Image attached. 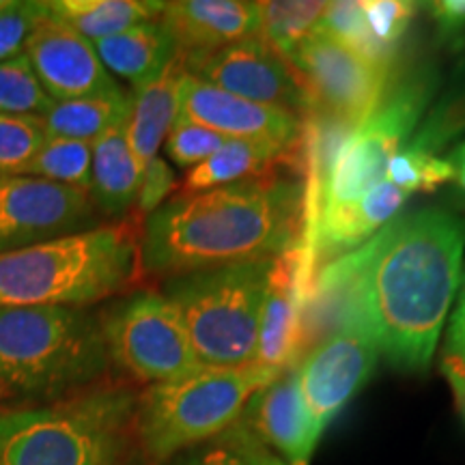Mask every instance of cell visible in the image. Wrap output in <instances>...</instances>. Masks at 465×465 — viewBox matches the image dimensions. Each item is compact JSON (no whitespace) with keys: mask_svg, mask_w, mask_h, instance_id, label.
<instances>
[{"mask_svg":"<svg viewBox=\"0 0 465 465\" xmlns=\"http://www.w3.org/2000/svg\"><path fill=\"white\" fill-rule=\"evenodd\" d=\"M463 252L465 223L444 209L394 218L362 248L317 272L308 330L317 336L332 304L351 302L383 356L422 373L461 284Z\"/></svg>","mask_w":465,"mask_h":465,"instance_id":"1","label":"cell"},{"mask_svg":"<svg viewBox=\"0 0 465 465\" xmlns=\"http://www.w3.org/2000/svg\"><path fill=\"white\" fill-rule=\"evenodd\" d=\"M304 177L291 168L196 194H174L149 213L141 267L155 276L276 259L300 242Z\"/></svg>","mask_w":465,"mask_h":465,"instance_id":"2","label":"cell"},{"mask_svg":"<svg viewBox=\"0 0 465 465\" xmlns=\"http://www.w3.org/2000/svg\"><path fill=\"white\" fill-rule=\"evenodd\" d=\"M130 224H106L0 254V308H83L125 291L141 272Z\"/></svg>","mask_w":465,"mask_h":465,"instance_id":"3","label":"cell"},{"mask_svg":"<svg viewBox=\"0 0 465 465\" xmlns=\"http://www.w3.org/2000/svg\"><path fill=\"white\" fill-rule=\"evenodd\" d=\"M110 362L102 323L83 308H0V383L35 397L89 386Z\"/></svg>","mask_w":465,"mask_h":465,"instance_id":"4","label":"cell"},{"mask_svg":"<svg viewBox=\"0 0 465 465\" xmlns=\"http://www.w3.org/2000/svg\"><path fill=\"white\" fill-rule=\"evenodd\" d=\"M134 411L132 392L97 388L0 414V465H121Z\"/></svg>","mask_w":465,"mask_h":465,"instance_id":"5","label":"cell"},{"mask_svg":"<svg viewBox=\"0 0 465 465\" xmlns=\"http://www.w3.org/2000/svg\"><path fill=\"white\" fill-rule=\"evenodd\" d=\"M272 261L192 272L166 282L164 295L177 308L203 369L254 364Z\"/></svg>","mask_w":465,"mask_h":465,"instance_id":"6","label":"cell"},{"mask_svg":"<svg viewBox=\"0 0 465 465\" xmlns=\"http://www.w3.org/2000/svg\"><path fill=\"white\" fill-rule=\"evenodd\" d=\"M281 375L263 364L199 369L179 380L153 383L138 399L134 427L153 461L226 433L248 401Z\"/></svg>","mask_w":465,"mask_h":465,"instance_id":"7","label":"cell"},{"mask_svg":"<svg viewBox=\"0 0 465 465\" xmlns=\"http://www.w3.org/2000/svg\"><path fill=\"white\" fill-rule=\"evenodd\" d=\"M438 89V74L418 67L388 91L391 95L349 134L322 190V209L362 199L386 182L388 164L420 124Z\"/></svg>","mask_w":465,"mask_h":465,"instance_id":"8","label":"cell"},{"mask_svg":"<svg viewBox=\"0 0 465 465\" xmlns=\"http://www.w3.org/2000/svg\"><path fill=\"white\" fill-rule=\"evenodd\" d=\"M108 356L141 383H164L203 369L182 317L164 293L138 291L102 319Z\"/></svg>","mask_w":465,"mask_h":465,"instance_id":"9","label":"cell"},{"mask_svg":"<svg viewBox=\"0 0 465 465\" xmlns=\"http://www.w3.org/2000/svg\"><path fill=\"white\" fill-rule=\"evenodd\" d=\"M287 63L304 93L306 108H319L356 127L391 89L392 67L371 61L317 28Z\"/></svg>","mask_w":465,"mask_h":465,"instance_id":"10","label":"cell"},{"mask_svg":"<svg viewBox=\"0 0 465 465\" xmlns=\"http://www.w3.org/2000/svg\"><path fill=\"white\" fill-rule=\"evenodd\" d=\"M336 319L334 332L319 341L295 366L302 397L322 429L356 397L373 373L380 353L356 304L339 302Z\"/></svg>","mask_w":465,"mask_h":465,"instance_id":"11","label":"cell"},{"mask_svg":"<svg viewBox=\"0 0 465 465\" xmlns=\"http://www.w3.org/2000/svg\"><path fill=\"white\" fill-rule=\"evenodd\" d=\"M95 226L97 207L89 192L28 174L0 177V254Z\"/></svg>","mask_w":465,"mask_h":465,"instance_id":"12","label":"cell"},{"mask_svg":"<svg viewBox=\"0 0 465 465\" xmlns=\"http://www.w3.org/2000/svg\"><path fill=\"white\" fill-rule=\"evenodd\" d=\"M179 58V56H177ZM185 74L243 100L302 116L306 97L284 58L261 37L179 58Z\"/></svg>","mask_w":465,"mask_h":465,"instance_id":"13","label":"cell"},{"mask_svg":"<svg viewBox=\"0 0 465 465\" xmlns=\"http://www.w3.org/2000/svg\"><path fill=\"white\" fill-rule=\"evenodd\" d=\"M25 54L52 102L83 100L124 91L104 67L95 45L45 11L33 28Z\"/></svg>","mask_w":465,"mask_h":465,"instance_id":"14","label":"cell"},{"mask_svg":"<svg viewBox=\"0 0 465 465\" xmlns=\"http://www.w3.org/2000/svg\"><path fill=\"white\" fill-rule=\"evenodd\" d=\"M177 116L226 138L270 143L284 151L302 149V116L231 95L190 74H183L179 84Z\"/></svg>","mask_w":465,"mask_h":465,"instance_id":"15","label":"cell"},{"mask_svg":"<svg viewBox=\"0 0 465 465\" xmlns=\"http://www.w3.org/2000/svg\"><path fill=\"white\" fill-rule=\"evenodd\" d=\"M306 312L308 306L295 281V248H291L272 261L254 362L278 373L295 369L311 351Z\"/></svg>","mask_w":465,"mask_h":465,"instance_id":"16","label":"cell"},{"mask_svg":"<svg viewBox=\"0 0 465 465\" xmlns=\"http://www.w3.org/2000/svg\"><path fill=\"white\" fill-rule=\"evenodd\" d=\"M259 441L276 449L287 465H308L323 429L311 416L302 397L295 369L282 371L246 405V424Z\"/></svg>","mask_w":465,"mask_h":465,"instance_id":"17","label":"cell"},{"mask_svg":"<svg viewBox=\"0 0 465 465\" xmlns=\"http://www.w3.org/2000/svg\"><path fill=\"white\" fill-rule=\"evenodd\" d=\"M160 22L173 37L179 58L259 37V7L246 0L164 3Z\"/></svg>","mask_w":465,"mask_h":465,"instance_id":"18","label":"cell"},{"mask_svg":"<svg viewBox=\"0 0 465 465\" xmlns=\"http://www.w3.org/2000/svg\"><path fill=\"white\" fill-rule=\"evenodd\" d=\"M403 190L383 182L362 199L322 209L315 226V261L328 265L332 259L358 250L360 243L375 235L377 229L394 220V213L407 203Z\"/></svg>","mask_w":465,"mask_h":465,"instance_id":"19","label":"cell"},{"mask_svg":"<svg viewBox=\"0 0 465 465\" xmlns=\"http://www.w3.org/2000/svg\"><path fill=\"white\" fill-rule=\"evenodd\" d=\"M278 168H291L304 174V144L302 149L284 151L270 143L231 138L205 162L190 168L177 194H196V192L248 182V179L274 173Z\"/></svg>","mask_w":465,"mask_h":465,"instance_id":"20","label":"cell"},{"mask_svg":"<svg viewBox=\"0 0 465 465\" xmlns=\"http://www.w3.org/2000/svg\"><path fill=\"white\" fill-rule=\"evenodd\" d=\"M93 45L104 67L127 80L134 91L158 80L177 58L173 37L160 20L127 28Z\"/></svg>","mask_w":465,"mask_h":465,"instance_id":"21","label":"cell"},{"mask_svg":"<svg viewBox=\"0 0 465 465\" xmlns=\"http://www.w3.org/2000/svg\"><path fill=\"white\" fill-rule=\"evenodd\" d=\"M185 69L179 58L158 80L143 86L132 97V113L127 119V143L141 171L151 160L158 158L160 144L179 114V84Z\"/></svg>","mask_w":465,"mask_h":465,"instance_id":"22","label":"cell"},{"mask_svg":"<svg viewBox=\"0 0 465 465\" xmlns=\"http://www.w3.org/2000/svg\"><path fill=\"white\" fill-rule=\"evenodd\" d=\"M127 124L114 127L93 143L91 199L106 216H124L136 203L141 166L127 143Z\"/></svg>","mask_w":465,"mask_h":465,"instance_id":"23","label":"cell"},{"mask_svg":"<svg viewBox=\"0 0 465 465\" xmlns=\"http://www.w3.org/2000/svg\"><path fill=\"white\" fill-rule=\"evenodd\" d=\"M44 5L52 17L72 26L91 44L160 20L164 11V3L155 0H54Z\"/></svg>","mask_w":465,"mask_h":465,"instance_id":"24","label":"cell"},{"mask_svg":"<svg viewBox=\"0 0 465 465\" xmlns=\"http://www.w3.org/2000/svg\"><path fill=\"white\" fill-rule=\"evenodd\" d=\"M132 113V97L124 91L110 95L83 97V100L52 102L42 116L45 136L93 144L104 134L127 124Z\"/></svg>","mask_w":465,"mask_h":465,"instance_id":"25","label":"cell"},{"mask_svg":"<svg viewBox=\"0 0 465 465\" xmlns=\"http://www.w3.org/2000/svg\"><path fill=\"white\" fill-rule=\"evenodd\" d=\"M259 7V37L284 61L315 31L325 3L312 0H265Z\"/></svg>","mask_w":465,"mask_h":465,"instance_id":"26","label":"cell"},{"mask_svg":"<svg viewBox=\"0 0 465 465\" xmlns=\"http://www.w3.org/2000/svg\"><path fill=\"white\" fill-rule=\"evenodd\" d=\"M91 164L93 144L45 136L42 147L33 155V160L28 162L22 174L89 192Z\"/></svg>","mask_w":465,"mask_h":465,"instance_id":"27","label":"cell"},{"mask_svg":"<svg viewBox=\"0 0 465 465\" xmlns=\"http://www.w3.org/2000/svg\"><path fill=\"white\" fill-rule=\"evenodd\" d=\"M317 31H322L330 37L339 39L341 44L349 45L360 54L371 58V61L380 63V65L392 67V54H388L380 44L375 42V37L369 31L364 17L362 3L356 0H336V3H325L323 15L319 17Z\"/></svg>","mask_w":465,"mask_h":465,"instance_id":"28","label":"cell"},{"mask_svg":"<svg viewBox=\"0 0 465 465\" xmlns=\"http://www.w3.org/2000/svg\"><path fill=\"white\" fill-rule=\"evenodd\" d=\"M50 106L52 100L39 84L26 54L0 63V114L42 119Z\"/></svg>","mask_w":465,"mask_h":465,"instance_id":"29","label":"cell"},{"mask_svg":"<svg viewBox=\"0 0 465 465\" xmlns=\"http://www.w3.org/2000/svg\"><path fill=\"white\" fill-rule=\"evenodd\" d=\"M465 132V83L457 84L450 93L441 97L431 114L418 127L416 136L407 143V147L422 151V153L438 155Z\"/></svg>","mask_w":465,"mask_h":465,"instance_id":"30","label":"cell"},{"mask_svg":"<svg viewBox=\"0 0 465 465\" xmlns=\"http://www.w3.org/2000/svg\"><path fill=\"white\" fill-rule=\"evenodd\" d=\"M455 179L449 160L440 155H429L422 151L405 147L391 160L386 173V182L397 185L405 194L411 192H435L440 185Z\"/></svg>","mask_w":465,"mask_h":465,"instance_id":"31","label":"cell"},{"mask_svg":"<svg viewBox=\"0 0 465 465\" xmlns=\"http://www.w3.org/2000/svg\"><path fill=\"white\" fill-rule=\"evenodd\" d=\"M44 141L45 132L39 116L0 114V177L22 174Z\"/></svg>","mask_w":465,"mask_h":465,"instance_id":"32","label":"cell"},{"mask_svg":"<svg viewBox=\"0 0 465 465\" xmlns=\"http://www.w3.org/2000/svg\"><path fill=\"white\" fill-rule=\"evenodd\" d=\"M231 138L223 136V134L209 130L192 121L179 119L174 121L171 132L166 136V153L174 164L182 168H194L201 162H205L209 155L216 153L223 149Z\"/></svg>","mask_w":465,"mask_h":465,"instance_id":"33","label":"cell"},{"mask_svg":"<svg viewBox=\"0 0 465 465\" xmlns=\"http://www.w3.org/2000/svg\"><path fill=\"white\" fill-rule=\"evenodd\" d=\"M362 7L366 25H369L375 42L388 54L394 56V50L410 28L420 5L410 3V0H366Z\"/></svg>","mask_w":465,"mask_h":465,"instance_id":"34","label":"cell"},{"mask_svg":"<svg viewBox=\"0 0 465 465\" xmlns=\"http://www.w3.org/2000/svg\"><path fill=\"white\" fill-rule=\"evenodd\" d=\"M44 17V3L0 0V63L25 54L33 28Z\"/></svg>","mask_w":465,"mask_h":465,"instance_id":"35","label":"cell"},{"mask_svg":"<svg viewBox=\"0 0 465 465\" xmlns=\"http://www.w3.org/2000/svg\"><path fill=\"white\" fill-rule=\"evenodd\" d=\"M459 287H461V293H459L457 308L450 319L449 339H446L441 369H444L446 377H449L457 399L463 403L465 401V278Z\"/></svg>","mask_w":465,"mask_h":465,"instance_id":"36","label":"cell"},{"mask_svg":"<svg viewBox=\"0 0 465 465\" xmlns=\"http://www.w3.org/2000/svg\"><path fill=\"white\" fill-rule=\"evenodd\" d=\"M177 188L173 168L162 158H153L141 173V188H138L136 205L143 216H149L158 209L171 192Z\"/></svg>","mask_w":465,"mask_h":465,"instance_id":"37","label":"cell"},{"mask_svg":"<svg viewBox=\"0 0 465 465\" xmlns=\"http://www.w3.org/2000/svg\"><path fill=\"white\" fill-rule=\"evenodd\" d=\"M424 7L435 22L438 42L450 52L465 50V0H435Z\"/></svg>","mask_w":465,"mask_h":465,"instance_id":"38","label":"cell"},{"mask_svg":"<svg viewBox=\"0 0 465 465\" xmlns=\"http://www.w3.org/2000/svg\"><path fill=\"white\" fill-rule=\"evenodd\" d=\"M224 441L240 455L243 465H287L281 461L274 452L267 450L263 441L254 438V435L240 422H235L229 431H226Z\"/></svg>","mask_w":465,"mask_h":465,"instance_id":"39","label":"cell"},{"mask_svg":"<svg viewBox=\"0 0 465 465\" xmlns=\"http://www.w3.org/2000/svg\"><path fill=\"white\" fill-rule=\"evenodd\" d=\"M192 465H243V461L229 444H223V446H216V449L203 452V455L196 459V463Z\"/></svg>","mask_w":465,"mask_h":465,"instance_id":"40","label":"cell"},{"mask_svg":"<svg viewBox=\"0 0 465 465\" xmlns=\"http://www.w3.org/2000/svg\"><path fill=\"white\" fill-rule=\"evenodd\" d=\"M446 160H449V164L452 166V173H455V179H452V182H455L465 194V143L459 144V147L452 151Z\"/></svg>","mask_w":465,"mask_h":465,"instance_id":"41","label":"cell"}]
</instances>
